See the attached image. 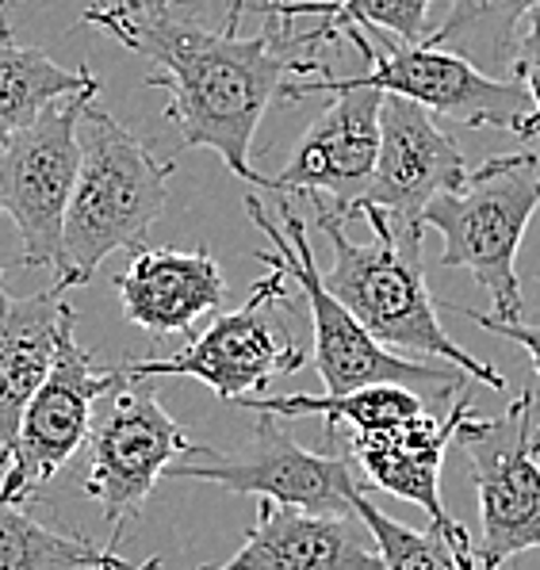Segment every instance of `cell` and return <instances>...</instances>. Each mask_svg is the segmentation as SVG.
Masks as SVG:
<instances>
[{
    "label": "cell",
    "instance_id": "cell-17",
    "mask_svg": "<svg viewBox=\"0 0 540 570\" xmlns=\"http://www.w3.org/2000/svg\"><path fill=\"white\" fill-rule=\"evenodd\" d=\"M111 284L127 322L150 337L188 333L226 299V276L207 249H135Z\"/></svg>",
    "mask_w": 540,
    "mask_h": 570
},
{
    "label": "cell",
    "instance_id": "cell-4",
    "mask_svg": "<svg viewBox=\"0 0 540 570\" xmlns=\"http://www.w3.org/2000/svg\"><path fill=\"white\" fill-rule=\"evenodd\" d=\"M276 207L284 215V230H276L257 196H246V215L254 218V226L265 238H273V253L281 257L287 276H295L303 299H307L311 330H315V356L311 361H315V372L326 383V391L345 394L369 387V383H399V387L422 394L430 406L449 410L452 391H464L472 375L452 364H418L411 356L391 353L380 341H372V333L322 284V268L315 261V249H311L307 226H303L300 210H295V199L276 196Z\"/></svg>",
    "mask_w": 540,
    "mask_h": 570
},
{
    "label": "cell",
    "instance_id": "cell-31",
    "mask_svg": "<svg viewBox=\"0 0 540 570\" xmlns=\"http://www.w3.org/2000/svg\"><path fill=\"white\" fill-rule=\"evenodd\" d=\"M96 4H108V0H96Z\"/></svg>",
    "mask_w": 540,
    "mask_h": 570
},
{
    "label": "cell",
    "instance_id": "cell-13",
    "mask_svg": "<svg viewBox=\"0 0 540 570\" xmlns=\"http://www.w3.org/2000/svg\"><path fill=\"white\" fill-rule=\"evenodd\" d=\"M104 399L108 402L89 429L85 494L100 505L104 521L124 529V521H130L146 505L158 479H165V468L177 455H185L192 441L161 410L158 394L146 380L124 372L116 391H108Z\"/></svg>",
    "mask_w": 540,
    "mask_h": 570
},
{
    "label": "cell",
    "instance_id": "cell-8",
    "mask_svg": "<svg viewBox=\"0 0 540 570\" xmlns=\"http://www.w3.org/2000/svg\"><path fill=\"white\" fill-rule=\"evenodd\" d=\"M345 42H353L369 61V73L353 77L356 85H369L380 92H395L406 100L422 104L433 116H449L464 127H491V130H510L521 142L540 135V122L533 116V100L521 89L513 77H491L468 58L452 55V50L425 47V42H376L369 39V31L350 28L342 31Z\"/></svg>",
    "mask_w": 540,
    "mask_h": 570
},
{
    "label": "cell",
    "instance_id": "cell-1",
    "mask_svg": "<svg viewBox=\"0 0 540 570\" xmlns=\"http://www.w3.org/2000/svg\"><path fill=\"white\" fill-rule=\"evenodd\" d=\"M204 4L207 0H108L85 8L81 23L154 61L143 85L169 92L165 119L177 130L180 150H215L234 177L261 184L249 150L268 104L292 81L330 69L295 47L276 20L242 39L238 31L212 28Z\"/></svg>",
    "mask_w": 540,
    "mask_h": 570
},
{
    "label": "cell",
    "instance_id": "cell-12",
    "mask_svg": "<svg viewBox=\"0 0 540 570\" xmlns=\"http://www.w3.org/2000/svg\"><path fill=\"white\" fill-rule=\"evenodd\" d=\"M119 380H124V367H100L89 348H81L77 333H66L47 380L23 406L16 436L8 444L4 479H0L4 502L28 505V498L39 494L73 460L81 441H89L96 402L116 391Z\"/></svg>",
    "mask_w": 540,
    "mask_h": 570
},
{
    "label": "cell",
    "instance_id": "cell-15",
    "mask_svg": "<svg viewBox=\"0 0 540 570\" xmlns=\"http://www.w3.org/2000/svg\"><path fill=\"white\" fill-rule=\"evenodd\" d=\"M353 517L307 513L261 498L246 543L223 567L199 570H387Z\"/></svg>",
    "mask_w": 540,
    "mask_h": 570
},
{
    "label": "cell",
    "instance_id": "cell-22",
    "mask_svg": "<svg viewBox=\"0 0 540 570\" xmlns=\"http://www.w3.org/2000/svg\"><path fill=\"white\" fill-rule=\"evenodd\" d=\"M533 8H540V0H452L441 28H433L422 42L452 50L491 77L510 73L518 23Z\"/></svg>",
    "mask_w": 540,
    "mask_h": 570
},
{
    "label": "cell",
    "instance_id": "cell-23",
    "mask_svg": "<svg viewBox=\"0 0 540 570\" xmlns=\"http://www.w3.org/2000/svg\"><path fill=\"white\" fill-rule=\"evenodd\" d=\"M353 513L369 529L387 570H475V543L464 524H456V529H438V524L406 529L403 521L383 513L364 490H356Z\"/></svg>",
    "mask_w": 540,
    "mask_h": 570
},
{
    "label": "cell",
    "instance_id": "cell-29",
    "mask_svg": "<svg viewBox=\"0 0 540 570\" xmlns=\"http://www.w3.org/2000/svg\"><path fill=\"white\" fill-rule=\"evenodd\" d=\"M130 570H161V556L146 559V563H138V567H130Z\"/></svg>",
    "mask_w": 540,
    "mask_h": 570
},
{
    "label": "cell",
    "instance_id": "cell-21",
    "mask_svg": "<svg viewBox=\"0 0 540 570\" xmlns=\"http://www.w3.org/2000/svg\"><path fill=\"white\" fill-rule=\"evenodd\" d=\"M119 551L77 532L50 529L0 498V570H130Z\"/></svg>",
    "mask_w": 540,
    "mask_h": 570
},
{
    "label": "cell",
    "instance_id": "cell-25",
    "mask_svg": "<svg viewBox=\"0 0 540 570\" xmlns=\"http://www.w3.org/2000/svg\"><path fill=\"white\" fill-rule=\"evenodd\" d=\"M342 8L345 0H273V4H261L257 12L281 23L300 50L315 55L318 47H330V28Z\"/></svg>",
    "mask_w": 540,
    "mask_h": 570
},
{
    "label": "cell",
    "instance_id": "cell-7",
    "mask_svg": "<svg viewBox=\"0 0 540 570\" xmlns=\"http://www.w3.org/2000/svg\"><path fill=\"white\" fill-rule=\"evenodd\" d=\"M96 92L100 89L62 96L0 146V210L20 234V268L66 272L62 226L81 169L77 127Z\"/></svg>",
    "mask_w": 540,
    "mask_h": 570
},
{
    "label": "cell",
    "instance_id": "cell-6",
    "mask_svg": "<svg viewBox=\"0 0 540 570\" xmlns=\"http://www.w3.org/2000/svg\"><path fill=\"white\" fill-rule=\"evenodd\" d=\"M257 261L268 272L254 284L249 299L238 311H226L199 337H192L180 353L165 361H124V372L135 380L150 375H192L204 387H212L223 402L249 399L265 391L281 375L300 372L307 353L295 345L281 326L287 311L284 265L276 253L257 249Z\"/></svg>",
    "mask_w": 540,
    "mask_h": 570
},
{
    "label": "cell",
    "instance_id": "cell-2",
    "mask_svg": "<svg viewBox=\"0 0 540 570\" xmlns=\"http://www.w3.org/2000/svg\"><path fill=\"white\" fill-rule=\"evenodd\" d=\"M318 207V226L334 245V261L322 268V284L345 311L372 333L391 353H414L445 361L468 372L475 383L491 391H507V375L491 364L475 361L468 348H460L441 326L438 303L425 284L422 268V223H395L380 207L356 204L372 230V242H353L345 230V215L330 207L326 199H307Z\"/></svg>",
    "mask_w": 540,
    "mask_h": 570
},
{
    "label": "cell",
    "instance_id": "cell-14",
    "mask_svg": "<svg viewBox=\"0 0 540 570\" xmlns=\"http://www.w3.org/2000/svg\"><path fill=\"white\" fill-rule=\"evenodd\" d=\"M468 177L456 138L445 135L422 104L383 92L376 173L361 204L380 207L395 223H422V210L441 191L460 188Z\"/></svg>",
    "mask_w": 540,
    "mask_h": 570
},
{
    "label": "cell",
    "instance_id": "cell-24",
    "mask_svg": "<svg viewBox=\"0 0 540 570\" xmlns=\"http://www.w3.org/2000/svg\"><path fill=\"white\" fill-rule=\"evenodd\" d=\"M433 0H345V8L337 12L334 28H330V42L342 39V31L356 23V28H376L391 31L403 42H422L425 35V16H430Z\"/></svg>",
    "mask_w": 540,
    "mask_h": 570
},
{
    "label": "cell",
    "instance_id": "cell-16",
    "mask_svg": "<svg viewBox=\"0 0 540 570\" xmlns=\"http://www.w3.org/2000/svg\"><path fill=\"white\" fill-rule=\"evenodd\" d=\"M468 414H472V391L464 387L445 414L425 410L391 433L350 436V452L376 490L414 502L418 510L430 513V524L438 529H456L460 521H452L441 502V463H445L449 441H456V429Z\"/></svg>",
    "mask_w": 540,
    "mask_h": 570
},
{
    "label": "cell",
    "instance_id": "cell-26",
    "mask_svg": "<svg viewBox=\"0 0 540 570\" xmlns=\"http://www.w3.org/2000/svg\"><path fill=\"white\" fill-rule=\"evenodd\" d=\"M510 77L529 92L533 100V116L540 122V8L526 16V31L513 42V58H510Z\"/></svg>",
    "mask_w": 540,
    "mask_h": 570
},
{
    "label": "cell",
    "instance_id": "cell-27",
    "mask_svg": "<svg viewBox=\"0 0 540 570\" xmlns=\"http://www.w3.org/2000/svg\"><path fill=\"white\" fill-rule=\"evenodd\" d=\"M456 314H464L468 322H475L479 330H487V333H499V337H507L513 341V345H521L529 353V361H533V372L540 375V322L537 326H529V322H521V318H494V314H479V311H464V306H456ZM533 452L540 455V425H533Z\"/></svg>",
    "mask_w": 540,
    "mask_h": 570
},
{
    "label": "cell",
    "instance_id": "cell-28",
    "mask_svg": "<svg viewBox=\"0 0 540 570\" xmlns=\"http://www.w3.org/2000/svg\"><path fill=\"white\" fill-rule=\"evenodd\" d=\"M261 4H273V0H230V8H226V20H223V28H226V31H238L242 16H246L249 8H261Z\"/></svg>",
    "mask_w": 540,
    "mask_h": 570
},
{
    "label": "cell",
    "instance_id": "cell-19",
    "mask_svg": "<svg viewBox=\"0 0 540 570\" xmlns=\"http://www.w3.org/2000/svg\"><path fill=\"white\" fill-rule=\"evenodd\" d=\"M238 406H246L249 414H276V417H303L315 414L326 421L330 444L337 441V429H350V436H372V433H391V429L406 425L418 414L430 410V402L411 387L399 383H369L345 394H249L238 399Z\"/></svg>",
    "mask_w": 540,
    "mask_h": 570
},
{
    "label": "cell",
    "instance_id": "cell-3",
    "mask_svg": "<svg viewBox=\"0 0 540 570\" xmlns=\"http://www.w3.org/2000/svg\"><path fill=\"white\" fill-rule=\"evenodd\" d=\"M77 138L81 169L66 207V272L55 279L58 292L85 287L111 253L143 245L150 226L165 215L169 177L177 169V157H154L143 138L92 104L85 108Z\"/></svg>",
    "mask_w": 540,
    "mask_h": 570
},
{
    "label": "cell",
    "instance_id": "cell-11",
    "mask_svg": "<svg viewBox=\"0 0 540 570\" xmlns=\"http://www.w3.org/2000/svg\"><path fill=\"white\" fill-rule=\"evenodd\" d=\"M165 479H199L215 482L234 494H254L268 502L295 505L307 513L353 517L356 479L345 455L311 452L284 433L276 414H257L254 433L238 452H215L192 444L185 460H173Z\"/></svg>",
    "mask_w": 540,
    "mask_h": 570
},
{
    "label": "cell",
    "instance_id": "cell-20",
    "mask_svg": "<svg viewBox=\"0 0 540 570\" xmlns=\"http://www.w3.org/2000/svg\"><path fill=\"white\" fill-rule=\"evenodd\" d=\"M85 89H100L89 69H66L47 50L23 47L12 39L8 16L0 20V146L39 119V111H47L55 100Z\"/></svg>",
    "mask_w": 540,
    "mask_h": 570
},
{
    "label": "cell",
    "instance_id": "cell-5",
    "mask_svg": "<svg viewBox=\"0 0 540 570\" xmlns=\"http://www.w3.org/2000/svg\"><path fill=\"white\" fill-rule=\"evenodd\" d=\"M540 207L537 154H502L468 173L464 184L441 191L422 210V226L441 234V268H468L491 295L494 318H521L518 249Z\"/></svg>",
    "mask_w": 540,
    "mask_h": 570
},
{
    "label": "cell",
    "instance_id": "cell-18",
    "mask_svg": "<svg viewBox=\"0 0 540 570\" xmlns=\"http://www.w3.org/2000/svg\"><path fill=\"white\" fill-rule=\"evenodd\" d=\"M77 330V311L66 292L12 295L0 268V468L16 436L23 406L47 380L66 333Z\"/></svg>",
    "mask_w": 540,
    "mask_h": 570
},
{
    "label": "cell",
    "instance_id": "cell-9",
    "mask_svg": "<svg viewBox=\"0 0 540 570\" xmlns=\"http://www.w3.org/2000/svg\"><path fill=\"white\" fill-rule=\"evenodd\" d=\"M456 441L472 463L483 532L479 570H502L521 551L540 548V455L533 452V391H521L502 417L468 414Z\"/></svg>",
    "mask_w": 540,
    "mask_h": 570
},
{
    "label": "cell",
    "instance_id": "cell-30",
    "mask_svg": "<svg viewBox=\"0 0 540 570\" xmlns=\"http://www.w3.org/2000/svg\"><path fill=\"white\" fill-rule=\"evenodd\" d=\"M8 4H12V0H0V20H4V12H8Z\"/></svg>",
    "mask_w": 540,
    "mask_h": 570
},
{
    "label": "cell",
    "instance_id": "cell-10",
    "mask_svg": "<svg viewBox=\"0 0 540 570\" xmlns=\"http://www.w3.org/2000/svg\"><path fill=\"white\" fill-rule=\"evenodd\" d=\"M311 92H330V108L303 130L295 142L292 161L281 173L265 177L261 173V188L273 196H307L326 199L345 218L364 199L376 173L380 154V104L383 92L356 85L353 77L322 73L315 81H292L284 89V100H303Z\"/></svg>",
    "mask_w": 540,
    "mask_h": 570
}]
</instances>
